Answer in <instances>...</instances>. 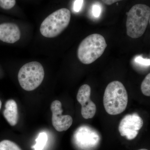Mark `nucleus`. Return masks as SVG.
<instances>
[{
    "label": "nucleus",
    "instance_id": "obj_7",
    "mask_svg": "<svg viewBox=\"0 0 150 150\" xmlns=\"http://www.w3.org/2000/svg\"><path fill=\"white\" fill-rule=\"evenodd\" d=\"M144 122L137 114H127L121 120L118 126V131L122 137H126L128 140L135 139L142 129Z\"/></svg>",
    "mask_w": 150,
    "mask_h": 150
},
{
    "label": "nucleus",
    "instance_id": "obj_13",
    "mask_svg": "<svg viewBox=\"0 0 150 150\" xmlns=\"http://www.w3.org/2000/svg\"><path fill=\"white\" fill-rule=\"evenodd\" d=\"M0 150H22L14 142L8 140L0 142Z\"/></svg>",
    "mask_w": 150,
    "mask_h": 150
},
{
    "label": "nucleus",
    "instance_id": "obj_8",
    "mask_svg": "<svg viewBox=\"0 0 150 150\" xmlns=\"http://www.w3.org/2000/svg\"><path fill=\"white\" fill-rule=\"evenodd\" d=\"M91 87L84 84L79 89L77 95V100L81 105V115L86 119L93 118L96 113V105L91 99Z\"/></svg>",
    "mask_w": 150,
    "mask_h": 150
},
{
    "label": "nucleus",
    "instance_id": "obj_16",
    "mask_svg": "<svg viewBox=\"0 0 150 150\" xmlns=\"http://www.w3.org/2000/svg\"><path fill=\"white\" fill-rule=\"evenodd\" d=\"M134 61L137 64L141 66L147 67L150 66V59H144L142 56H136L134 59Z\"/></svg>",
    "mask_w": 150,
    "mask_h": 150
},
{
    "label": "nucleus",
    "instance_id": "obj_12",
    "mask_svg": "<svg viewBox=\"0 0 150 150\" xmlns=\"http://www.w3.org/2000/svg\"><path fill=\"white\" fill-rule=\"evenodd\" d=\"M48 136L45 132L40 133L35 140L36 144L33 146L35 150H43L48 141Z\"/></svg>",
    "mask_w": 150,
    "mask_h": 150
},
{
    "label": "nucleus",
    "instance_id": "obj_4",
    "mask_svg": "<svg viewBox=\"0 0 150 150\" xmlns=\"http://www.w3.org/2000/svg\"><path fill=\"white\" fill-rule=\"evenodd\" d=\"M71 13L68 9H60L51 14L40 25V33L44 37L53 38L59 35L69 25Z\"/></svg>",
    "mask_w": 150,
    "mask_h": 150
},
{
    "label": "nucleus",
    "instance_id": "obj_18",
    "mask_svg": "<svg viewBox=\"0 0 150 150\" xmlns=\"http://www.w3.org/2000/svg\"><path fill=\"white\" fill-rule=\"evenodd\" d=\"M83 0H76L74 4V9L75 12H79L81 10L83 4Z\"/></svg>",
    "mask_w": 150,
    "mask_h": 150
},
{
    "label": "nucleus",
    "instance_id": "obj_5",
    "mask_svg": "<svg viewBox=\"0 0 150 150\" xmlns=\"http://www.w3.org/2000/svg\"><path fill=\"white\" fill-rule=\"evenodd\" d=\"M44 69L39 62H29L23 65L18 72V78L23 89L32 91L41 84L44 78Z\"/></svg>",
    "mask_w": 150,
    "mask_h": 150
},
{
    "label": "nucleus",
    "instance_id": "obj_3",
    "mask_svg": "<svg viewBox=\"0 0 150 150\" xmlns=\"http://www.w3.org/2000/svg\"><path fill=\"white\" fill-rule=\"evenodd\" d=\"M107 46L103 36L94 33L86 37L78 49V59L83 64H90L100 58Z\"/></svg>",
    "mask_w": 150,
    "mask_h": 150
},
{
    "label": "nucleus",
    "instance_id": "obj_19",
    "mask_svg": "<svg viewBox=\"0 0 150 150\" xmlns=\"http://www.w3.org/2000/svg\"><path fill=\"white\" fill-rule=\"evenodd\" d=\"M101 1L105 4L107 5H110L114 3L123 1V0H101Z\"/></svg>",
    "mask_w": 150,
    "mask_h": 150
},
{
    "label": "nucleus",
    "instance_id": "obj_14",
    "mask_svg": "<svg viewBox=\"0 0 150 150\" xmlns=\"http://www.w3.org/2000/svg\"><path fill=\"white\" fill-rule=\"evenodd\" d=\"M141 90L143 94L146 96H150V74L146 76L142 82Z\"/></svg>",
    "mask_w": 150,
    "mask_h": 150
},
{
    "label": "nucleus",
    "instance_id": "obj_9",
    "mask_svg": "<svg viewBox=\"0 0 150 150\" xmlns=\"http://www.w3.org/2000/svg\"><path fill=\"white\" fill-rule=\"evenodd\" d=\"M51 110L52 113V123L55 129L59 132L66 131L71 127L73 118L69 115H63L62 103L58 100L51 103Z\"/></svg>",
    "mask_w": 150,
    "mask_h": 150
},
{
    "label": "nucleus",
    "instance_id": "obj_20",
    "mask_svg": "<svg viewBox=\"0 0 150 150\" xmlns=\"http://www.w3.org/2000/svg\"><path fill=\"white\" fill-rule=\"evenodd\" d=\"M1 106H2V102H1V100H0V109H1Z\"/></svg>",
    "mask_w": 150,
    "mask_h": 150
},
{
    "label": "nucleus",
    "instance_id": "obj_10",
    "mask_svg": "<svg viewBox=\"0 0 150 150\" xmlns=\"http://www.w3.org/2000/svg\"><path fill=\"white\" fill-rule=\"evenodd\" d=\"M21 32L17 25L13 23L0 24V40L8 43H13L20 38Z\"/></svg>",
    "mask_w": 150,
    "mask_h": 150
},
{
    "label": "nucleus",
    "instance_id": "obj_17",
    "mask_svg": "<svg viewBox=\"0 0 150 150\" xmlns=\"http://www.w3.org/2000/svg\"><path fill=\"white\" fill-rule=\"evenodd\" d=\"M101 12V6L98 4H95L92 7V13L96 18L99 17Z\"/></svg>",
    "mask_w": 150,
    "mask_h": 150
},
{
    "label": "nucleus",
    "instance_id": "obj_6",
    "mask_svg": "<svg viewBox=\"0 0 150 150\" xmlns=\"http://www.w3.org/2000/svg\"><path fill=\"white\" fill-rule=\"evenodd\" d=\"M74 139L78 147L83 150H88L98 144L100 137L98 134L91 128L83 126L75 131Z\"/></svg>",
    "mask_w": 150,
    "mask_h": 150
},
{
    "label": "nucleus",
    "instance_id": "obj_21",
    "mask_svg": "<svg viewBox=\"0 0 150 150\" xmlns=\"http://www.w3.org/2000/svg\"><path fill=\"white\" fill-rule=\"evenodd\" d=\"M138 150H148L147 149H141Z\"/></svg>",
    "mask_w": 150,
    "mask_h": 150
},
{
    "label": "nucleus",
    "instance_id": "obj_2",
    "mask_svg": "<svg viewBox=\"0 0 150 150\" xmlns=\"http://www.w3.org/2000/svg\"><path fill=\"white\" fill-rule=\"evenodd\" d=\"M150 18V8L149 6L143 4L133 6L127 15V35L133 38L142 36L147 27Z\"/></svg>",
    "mask_w": 150,
    "mask_h": 150
},
{
    "label": "nucleus",
    "instance_id": "obj_15",
    "mask_svg": "<svg viewBox=\"0 0 150 150\" xmlns=\"http://www.w3.org/2000/svg\"><path fill=\"white\" fill-rule=\"evenodd\" d=\"M16 3V0H0V6L4 9H10L14 6Z\"/></svg>",
    "mask_w": 150,
    "mask_h": 150
},
{
    "label": "nucleus",
    "instance_id": "obj_11",
    "mask_svg": "<svg viewBox=\"0 0 150 150\" xmlns=\"http://www.w3.org/2000/svg\"><path fill=\"white\" fill-rule=\"evenodd\" d=\"M5 107V109L3 111L4 117L11 126H15L18 119V106L16 102L13 99L9 100L6 103Z\"/></svg>",
    "mask_w": 150,
    "mask_h": 150
},
{
    "label": "nucleus",
    "instance_id": "obj_1",
    "mask_svg": "<svg viewBox=\"0 0 150 150\" xmlns=\"http://www.w3.org/2000/svg\"><path fill=\"white\" fill-rule=\"evenodd\" d=\"M103 103L105 111L110 115H118L126 110L128 95L123 84L117 81L108 84L105 91Z\"/></svg>",
    "mask_w": 150,
    "mask_h": 150
}]
</instances>
